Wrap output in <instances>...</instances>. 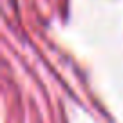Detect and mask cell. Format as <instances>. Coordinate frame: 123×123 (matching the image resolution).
<instances>
[]
</instances>
